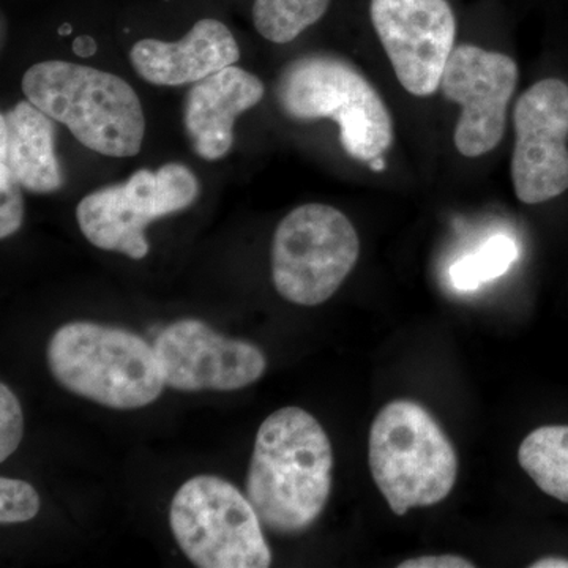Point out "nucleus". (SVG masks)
<instances>
[{"label":"nucleus","instance_id":"nucleus-1","mask_svg":"<svg viewBox=\"0 0 568 568\" xmlns=\"http://www.w3.org/2000/svg\"><path fill=\"white\" fill-rule=\"evenodd\" d=\"M332 470L334 452L320 422L301 407H283L257 429L246 497L265 528L297 536L327 506Z\"/></svg>","mask_w":568,"mask_h":568},{"label":"nucleus","instance_id":"nucleus-5","mask_svg":"<svg viewBox=\"0 0 568 568\" xmlns=\"http://www.w3.org/2000/svg\"><path fill=\"white\" fill-rule=\"evenodd\" d=\"M368 459L376 487L398 517L443 503L457 484L454 444L429 410L409 399L388 403L377 414Z\"/></svg>","mask_w":568,"mask_h":568},{"label":"nucleus","instance_id":"nucleus-7","mask_svg":"<svg viewBox=\"0 0 568 568\" xmlns=\"http://www.w3.org/2000/svg\"><path fill=\"white\" fill-rule=\"evenodd\" d=\"M361 256V241L345 213L327 204H304L276 226L272 278L284 301L324 304L339 290Z\"/></svg>","mask_w":568,"mask_h":568},{"label":"nucleus","instance_id":"nucleus-4","mask_svg":"<svg viewBox=\"0 0 568 568\" xmlns=\"http://www.w3.org/2000/svg\"><path fill=\"white\" fill-rule=\"evenodd\" d=\"M47 355L62 387L112 409L151 405L166 387L153 346L123 328L62 325L48 343Z\"/></svg>","mask_w":568,"mask_h":568},{"label":"nucleus","instance_id":"nucleus-11","mask_svg":"<svg viewBox=\"0 0 568 568\" xmlns=\"http://www.w3.org/2000/svg\"><path fill=\"white\" fill-rule=\"evenodd\" d=\"M517 82V62L503 52L474 44H462L452 52L440 91L462 108L454 142L463 156L477 159L503 141Z\"/></svg>","mask_w":568,"mask_h":568},{"label":"nucleus","instance_id":"nucleus-21","mask_svg":"<svg viewBox=\"0 0 568 568\" xmlns=\"http://www.w3.org/2000/svg\"><path fill=\"white\" fill-rule=\"evenodd\" d=\"M20 183L0 182V237L7 239L20 231L24 219V200Z\"/></svg>","mask_w":568,"mask_h":568},{"label":"nucleus","instance_id":"nucleus-24","mask_svg":"<svg viewBox=\"0 0 568 568\" xmlns=\"http://www.w3.org/2000/svg\"><path fill=\"white\" fill-rule=\"evenodd\" d=\"M530 568H568V559L566 558H541L530 564Z\"/></svg>","mask_w":568,"mask_h":568},{"label":"nucleus","instance_id":"nucleus-18","mask_svg":"<svg viewBox=\"0 0 568 568\" xmlns=\"http://www.w3.org/2000/svg\"><path fill=\"white\" fill-rule=\"evenodd\" d=\"M517 257V244L507 235H495L476 253L467 254L452 265V283L459 291L477 290L481 284L507 274Z\"/></svg>","mask_w":568,"mask_h":568},{"label":"nucleus","instance_id":"nucleus-2","mask_svg":"<svg viewBox=\"0 0 568 568\" xmlns=\"http://www.w3.org/2000/svg\"><path fill=\"white\" fill-rule=\"evenodd\" d=\"M21 88L29 102L91 151L114 159L140 153L145 115L140 97L122 78L80 63L47 61L26 71Z\"/></svg>","mask_w":568,"mask_h":568},{"label":"nucleus","instance_id":"nucleus-23","mask_svg":"<svg viewBox=\"0 0 568 568\" xmlns=\"http://www.w3.org/2000/svg\"><path fill=\"white\" fill-rule=\"evenodd\" d=\"M73 51L74 54L81 55V58H89V55L95 54V40L88 36L78 37V39L73 41Z\"/></svg>","mask_w":568,"mask_h":568},{"label":"nucleus","instance_id":"nucleus-22","mask_svg":"<svg viewBox=\"0 0 568 568\" xmlns=\"http://www.w3.org/2000/svg\"><path fill=\"white\" fill-rule=\"evenodd\" d=\"M476 564L457 555L422 556L403 560L398 568H474Z\"/></svg>","mask_w":568,"mask_h":568},{"label":"nucleus","instance_id":"nucleus-13","mask_svg":"<svg viewBox=\"0 0 568 568\" xmlns=\"http://www.w3.org/2000/svg\"><path fill=\"white\" fill-rule=\"evenodd\" d=\"M264 84L239 67L194 82L183 102V126L193 151L207 162L222 160L234 144V123L264 99Z\"/></svg>","mask_w":568,"mask_h":568},{"label":"nucleus","instance_id":"nucleus-14","mask_svg":"<svg viewBox=\"0 0 568 568\" xmlns=\"http://www.w3.org/2000/svg\"><path fill=\"white\" fill-rule=\"evenodd\" d=\"M241 59L233 32L222 21L205 18L182 40L145 39L130 51V61L142 80L155 85L194 84L235 65Z\"/></svg>","mask_w":568,"mask_h":568},{"label":"nucleus","instance_id":"nucleus-3","mask_svg":"<svg viewBox=\"0 0 568 568\" xmlns=\"http://www.w3.org/2000/svg\"><path fill=\"white\" fill-rule=\"evenodd\" d=\"M276 100L293 121L338 123L343 149L358 162L383 156L394 142V121L383 97L338 55L308 54L287 63L276 82Z\"/></svg>","mask_w":568,"mask_h":568},{"label":"nucleus","instance_id":"nucleus-12","mask_svg":"<svg viewBox=\"0 0 568 568\" xmlns=\"http://www.w3.org/2000/svg\"><path fill=\"white\" fill-rule=\"evenodd\" d=\"M153 349L166 386L182 392L239 390L256 383L267 366L260 347L216 334L197 320L168 325Z\"/></svg>","mask_w":568,"mask_h":568},{"label":"nucleus","instance_id":"nucleus-6","mask_svg":"<svg viewBox=\"0 0 568 568\" xmlns=\"http://www.w3.org/2000/svg\"><path fill=\"white\" fill-rule=\"evenodd\" d=\"M171 530L194 566L267 568L272 552L248 497L216 476H196L179 488L170 507Z\"/></svg>","mask_w":568,"mask_h":568},{"label":"nucleus","instance_id":"nucleus-8","mask_svg":"<svg viewBox=\"0 0 568 568\" xmlns=\"http://www.w3.org/2000/svg\"><path fill=\"white\" fill-rule=\"evenodd\" d=\"M200 182L189 166L166 163L140 170L129 181L103 186L82 197L77 220L93 246L142 260L149 254L145 227L155 220L185 211L197 200Z\"/></svg>","mask_w":568,"mask_h":568},{"label":"nucleus","instance_id":"nucleus-26","mask_svg":"<svg viewBox=\"0 0 568 568\" xmlns=\"http://www.w3.org/2000/svg\"><path fill=\"white\" fill-rule=\"evenodd\" d=\"M70 32H71V26H69V24H63L61 28V31H59V33H61V36H69Z\"/></svg>","mask_w":568,"mask_h":568},{"label":"nucleus","instance_id":"nucleus-19","mask_svg":"<svg viewBox=\"0 0 568 568\" xmlns=\"http://www.w3.org/2000/svg\"><path fill=\"white\" fill-rule=\"evenodd\" d=\"M40 511V496L31 484L18 478H0V523L20 525Z\"/></svg>","mask_w":568,"mask_h":568},{"label":"nucleus","instance_id":"nucleus-16","mask_svg":"<svg viewBox=\"0 0 568 568\" xmlns=\"http://www.w3.org/2000/svg\"><path fill=\"white\" fill-rule=\"evenodd\" d=\"M519 466L545 495L568 504V426L534 429L518 450Z\"/></svg>","mask_w":568,"mask_h":568},{"label":"nucleus","instance_id":"nucleus-20","mask_svg":"<svg viewBox=\"0 0 568 568\" xmlns=\"http://www.w3.org/2000/svg\"><path fill=\"white\" fill-rule=\"evenodd\" d=\"M24 417L17 395L9 386H0V462H6L20 446Z\"/></svg>","mask_w":568,"mask_h":568},{"label":"nucleus","instance_id":"nucleus-15","mask_svg":"<svg viewBox=\"0 0 568 568\" xmlns=\"http://www.w3.org/2000/svg\"><path fill=\"white\" fill-rule=\"evenodd\" d=\"M54 123L29 100L0 115V182L14 181L32 193L58 192L63 185L54 149Z\"/></svg>","mask_w":568,"mask_h":568},{"label":"nucleus","instance_id":"nucleus-17","mask_svg":"<svg viewBox=\"0 0 568 568\" xmlns=\"http://www.w3.org/2000/svg\"><path fill=\"white\" fill-rule=\"evenodd\" d=\"M328 6L331 0H254V28L272 43H291L316 24Z\"/></svg>","mask_w":568,"mask_h":568},{"label":"nucleus","instance_id":"nucleus-10","mask_svg":"<svg viewBox=\"0 0 568 568\" xmlns=\"http://www.w3.org/2000/svg\"><path fill=\"white\" fill-rule=\"evenodd\" d=\"M369 17L399 84L429 97L455 50L457 20L447 0H372Z\"/></svg>","mask_w":568,"mask_h":568},{"label":"nucleus","instance_id":"nucleus-9","mask_svg":"<svg viewBox=\"0 0 568 568\" xmlns=\"http://www.w3.org/2000/svg\"><path fill=\"white\" fill-rule=\"evenodd\" d=\"M511 182L521 203H547L568 190V84L548 78L530 85L514 110Z\"/></svg>","mask_w":568,"mask_h":568},{"label":"nucleus","instance_id":"nucleus-25","mask_svg":"<svg viewBox=\"0 0 568 568\" xmlns=\"http://www.w3.org/2000/svg\"><path fill=\"white\" fill-rule=\"evenodd\" d=\"M369 168H372V171H375V173H383V171L386 170V160H384V156H377L373 162H369Z\"/></svg>","mask_w":568,"mask_h":568}]
</instances>
